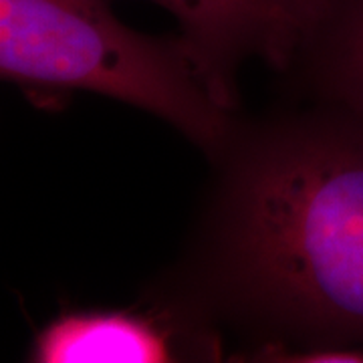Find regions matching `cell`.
<instances>
[{
  "label": "cell",
  "mask_w": 363,
  "mask_h": 363,
  "mask_svg": "<svg viewBox=\"0 0 363 363\" xmlns=\"http://www.w3.org/2000/svg\"><path fill=\"white\" fill-rule=\"evenodd\" d=\"M0 73L23 89L91 91L182 131L208 156L234 138V81L178 37L123 25L109 0H0Z\"/></svg>",
  "instance_id": "2"
},
{
  "label": "cell",
  "mask_w": 363,
  "mask_h": 363,
  "mask_svg": "<svg viewBox=\"0 0 363 363\" xmlns=\"http://www.w3.org/2000/svg\"><path fill=\"white\" fill-rule=\"evenodd\" d=\"M168 11L180 35L220 75L259 59L295 71L321 33L333 0H150Z\"/></svg>",
  "instance_id": "4"
},
{
  "label": "cell",
  "mask_w": 363,
  "mask_h": 363,
  "mask_svg": "<svg viewBox=\"0 0 363 363\" xmlns=\"http://www.w3.org/2000/svg\"><path fill=\"white\" fill-rule=\"evenodd\" d=\"M168 297L283 351L363 350V117L319 101L236 130Z\"/></svg>",
  "instance_id": "1"
},
{
  "label": "cell",
  "mask_w": 363,
  "mask_h": 363,
  "mask_svg": "<svg viewBox=\"0 0 363 363\" xmlns=\"http://www.w3.org/2000/svg\"><path fill=\"white\" fill-rule=\"evenodd\" d=\"M297 69L323 104L363 117V0H333Z\"/></svg>",
  "instance_id": "5"
},
{
  "label": "cell",
  "mask_w": 363,
  "mask_h": 363,
  "mask_svg": "<svg viewBox=\"0 0 363 363\" xmlns=\"http://www.w3.org/2000/svg\"><path fill=\"white\" fill-rule=\"evenodd\" d=\"M220 355L214 325L166 297L156 307L67 311L35 335L28 362L168 363Z\"/></svg>",
  "instance_id": "3"
}]
</instances>
